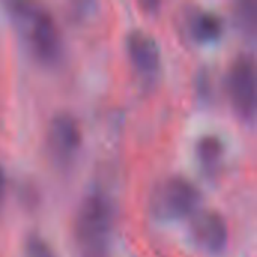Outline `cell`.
<instances>
[{
	"instance_id": "cell-6",
	"label": "cell",
	"mask_w": 257,
	"mask_h": 257,
	"mask_svg": "<svg viewBox=\"0 0 257 257\" xmlns=\"http://www.w3.org/2000/svg\"><path fill=\"white\" fill-rule=\"evenodd\" d=\"M126 53L134 69L145 80H154L161 69V47L157 38L145 29H133L125 38Z\"/></svg>"
},
{
	"instance_id": "cell-11",
	"label": "cell",
	"mask_w": 257,
	"mask_h": 257,
	"mask_svg": "<svg viewBox=\"0 0 257 257\" xmlns=\"http://www.w3.org/2000/svg\"><path fill=\"white\" fill-rule=\"evenodd\" d=\"M24 257H57L51 245L36 233L27 236L24 242Z\"/></svg>"
},
{
	"instance_id": "cell-1",
	"label": "cell",
	"mask_w": 257,
	"mask_h": 257,
	"mask_svg": "<svg viewBox=\"0 0 257 257\" xmlns=\"http://www.w3.org/2000/svg\"><path fill=\"white\" fill-rule=\"evenodd\" d=\"M114 232V205L102 190L87 193L74 220V241L80 257H108Z\"/></svg>"
},
{
	"instance_id": "cell-8",
	"label": "cell",
	"mask_w": 257,
	"mask_h": 257,
	"mask_svg": "<svg viewBox=\"0 0 257 257\" xmlns=\"http://www.w3.org/2000/svg\"><path fill=\"white\" fill-rule=\"evenodd\" d=\"M187 32L199 44H211L223 33V18L209 9H196L187 18Z\"/></svg>"
},
{
	"instance_id": "cell-3",
	"label": "cell",
	"mask_w": 257,
	"mask_h": 257,
	"mask_svg": "<svg viewBox=\"0 0 257 257\" xmlns=\"http://www.w3.org/2000/svg\"><path fill=\"white\" fill-rule=\"evenodd\" d=\"M202 193L188 178L172 175L158 181L149 194V212L158 221H178L200 211Z\"/></svg>"
},
{
	"instance_id": "cell-2",
	"label": "cell",
	"mask_w": 257,
	"mask_h": 257,
	"mask_svg": "<svg viewBox=\"0 0 257 257\" xmlns=\"http://www.w3.org/2000/svg\"><path fill=\"white\" fill-rule=\"evenodd\" d=\"M9 12L30 53L44 65H56L63 56V41L54 17L30 2H9Z\"/></svg>"
},
{
	"instance_id": "cell-10",
	"label": "cell",
	"mask_w": 257,
	"mask_h": 257,
	"mask_svg": "<svg viewBox=\"0 0 257 257\" xmlns=\"http://www.w3.org/2000/svg\"><path fill=\"white\" fill-rule=\"evenodd\" d=\"M235 24L239 29V32L254 39L257 30V0H241L235 5L233 11Z\"/></svg>"
},
{
	"instance_id": "cell-5",
	"label": "cell",
	"mask_w": 257,
	"mask_h": 257,
	"mask_svg": "<svg viewBox=\"0 0 257 257\" xmlns=\"http://www.w3.org/2000/svg\"><path fill=\"white\" fill-rule=\"evenodd\" d=\"M47 151L53 161L62 167L69 166L81 148V130L78 120L68 111L56 113L45 134Z\"/></svg>"
},
{
	"instance_id": "cell-4",
	"label": "cell",
	"mask_w": 257,
	"mask_h": 257,
	"mask_svg": "<svg viewBox=\"0 0 257 257\" xmlns=\"http://www.w3.org/2000/svg\"><path fill=\"white\" fill-rule=\"evenodd\" d=\"M226 87L235 113L244 122L251 123L257 107L256 62L251 54L242 53L232 60L227 69Z\"/></svg>"
},
{
	"instance_id": "cell-12",
	"label": "cell",
	"mask_w": 257,
	"mask_h": 257,
	"mask_svg": "<svg viewBox=\"0 0 257 257\" xmlns=\"http://www.w3.org/2000/svg\"><path fill=\"white\" fill-rule=\"evenodd\" d=\"M5 190H6V175L3 167L0 166V208L3 203V197H5Z\"/></svg>"
},
{
	"instance_id": "cell-7",
	"label": "cell",
	"mask_w": 257,
	"mask_h": 257,
	"mask_svg": "<svg viewBox=\"0 0 257 257\" xmlns=\"http://www.w3.org/2000/svg\"><path fill=\"white\" fill-rule=\"evenodd\" d=\"M190 235L194 244L211 254L221 253L229 241V227L224 217L214 209L197 211L191 217Z\"/></svg>"
},
{
	"instance_id": "cell-9",
	"label": "cell",
	"mask_w": 257,
	"mask_h": 257,
	"mask_svg": "<svg viewBox=\"0 0 257 257\" xmlns=\"http://www.w3.org/2000/svg\"><path fill=\"white\" fill-rule=\"evenodd\" d=\"M196 158L202 170L212 176L215 175L224 158V143L217 134H205L196 142Z\"/></svg>"
}]
</instances>
